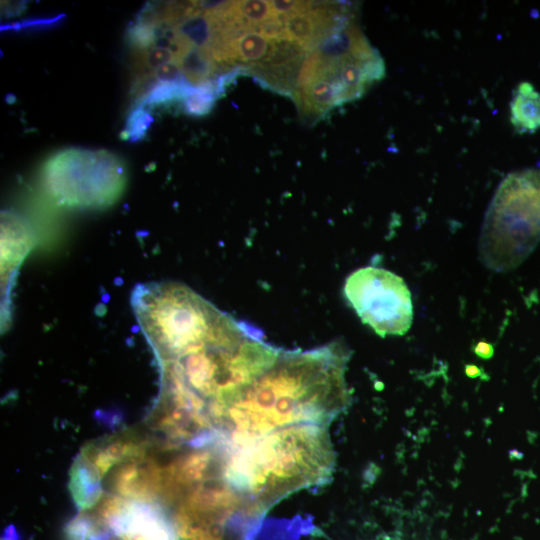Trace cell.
Instances as JSON below:
<instances>
[{"label": "cell", "instance_id": "obj_1", "mask_svg": "<svg viewBox=\"0 0 540 540\" xmlns=\"http://www.w3.org/2000/svg\"><path fill=\"white\" fill-rule=\"evenodd\" d=\"M138 324L158 359L163 399L202 415L264 373L281 351L198 293L159 301Z\"/></svg>", "mask_w": 540, "mask_h": 540}, {"label": "cell", "instance_id": "obj_2", "mask_svg": "<svg viewBox=\"0 0 540 540\" xmlns=\"http://www.w3.org/2000/svg\"><path fill=\"white\" fill-rule=\"evenodd\" d=\"M351 352L343 342L280 351L275 363L210 410L213 428L229 445L299 424L326 426L350 405L345 379Z\"/></svg>", "mask_w": 540, "mask_h": 540}, {"label": "cell", "instance_id": "obj_3", "mask_svg": "<svg viewBox=\"0 0 540 540\" xmlns=\"http://www.w3.org/2000/svg\"><path fill=\"white\" fill-rule=\"evenodd\" d=\"M335 453L326 426L299 424L241 444H225L221 476L251 517L284 497L329 482Z\"/></svg>", "mask_w": 540, "mask_h": 540}, {"label": "cell", "instance_id": "obj_4", "mask_svg": "<svg viewBox=\"0 0 540 540\" xmlns=\"http://www.w3.org/2000/svg\"><path fill=\"white\" fill-rule=\"evenodd\" d=\"M540 242V169L511 172L498 185L479 235L484 266L504 273L518 267Z\"/></svg>", "mask_w": 540, "mask_h": 540}, {"label": "cell", "instance_id": "obj_5", "mask_svg": "<svg viewBox=\"0 0 540 540\" xmlns=\"http://www.w3.org/2000/svg\"><path fill=\"white\" fill-rule=\"evenodd\" d=\"M126 180L123 161L106 150H61L48 158L42 169L45 191L58 205L68 208H107L120 198Z\"/></svg>", "mask_w": 540, "mask_h": 540}, {"label": "cell", "instance_id": "obj_6", "mask_svg": "<svg viewBox=\"0 0 540 540\" xmlns=\"http://www.w3.org/2000/svg\"><path fill=\"white\" fill-rule=\"evenodd\" d=\"M343 292L361 321L379 336H401L409 331L413 321L411 294L397 274L362 267L346 278Z\"/></svg>", "mask_w": 540, "mask_h": 540}, {"label": "cell", "instance_id": "obj_7", "mask_svg": "<svg viewBox=\"0 0 540 540\" xmlns=\"http://www.w3.org/2000/svg\"><path fill=\"white\" fill-rule=\"evenodd\" d=\"M98 519H89L94 540H179L172 522L159 509L137 503L110 501Z\"/></svg>", "mask_w": 540, "mask_h": 540}, {"label": "cell", "instance_id": "obj_8", "mask_svg": "<svg viewBox=\"0 0 540 540\" xmlns=\"http://www.w3.org/2000/svg\"><path fill=\"white\" fill-rule=\"evenodd\" d=\"M510 122L519 134L540 129V92L530 82H521L513 90Z\"/></svg>", "mask_w": 540, "mask_h": 540}, {"label": "cell", "instance_id": "obj_9", "mask_svg": "<svg viewBox=\"0 0 540 540\" xmlns=\"http://www.w3.org/2000/svg\"><path fill=\"white\" fill-rule=\"evenodd\" d=\"M215 84L195 87L183 100L184 110L192 116H203L209 113L218 94Z\"/></svg>", "mask_w": 540, "mask_h": 540}, {"label": "cell", "instance_id": "obj_10", "mask_svg": "<svg viewBox=\"0 0 540 540\" xmlns=\"http://www.w3.org/2000/svg\"><path fill=\"white\" fill-rule=\"evenodd\" d=\"M238 7L244 19L256 28L263 22L277 16L271 6V1H238Z\"/></svg>", "mask_w": 540, "mask_h": 540}, {"label": "cell", "instance_id": "obj_11", "mask_svg": "<svg viewBox=\"0 0 540 540\" xmlns=\"http://www.w3.org/2000/svg\"><path fill=\"white\" fill-rule=\"evenodd\" d=\"M151 121L152 118L148 112H146L143 107L139 106L131 113L128 119L127 129L124 132L126 134L125 137L133 140L142 138Z\"/></svg>", "mask_w": 540, "mask_h": 540}, {"label": "cell", "instance_id": "obj_12", "mask_svg": "<svg viewBox=\"0 0 540 540\" xmlns=\"http://www.w3.org/2000/svg\"><path fill=\"white\" fill-rule=\"evenodd\" d=\"M473 351L482 359H490L494 354V347L488 342L479 341L474 346Z\"/></svg>", "mask_w": 540, "mask_h": 540}, {"label": "cell", "instance_id": "obj_13", "mask_svg": "<svg viewBox=\"0 0 540 540\" xmlns=\"http://www.w3.org/2000/svg\"><path fill=\"white\" fill-rule=\"evenodd\" d=\"M465 373L471 378H476L481 375V370L476 365L468 364L465 366Z\"/></svg>", "mask_w": 540, "mask_h": 540}]
</instances>
